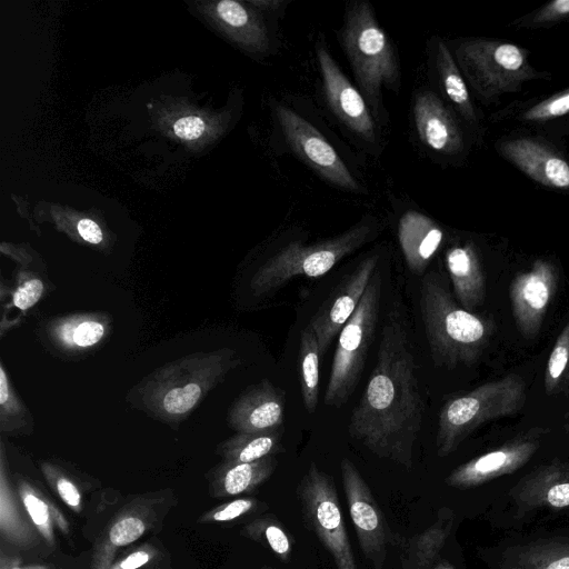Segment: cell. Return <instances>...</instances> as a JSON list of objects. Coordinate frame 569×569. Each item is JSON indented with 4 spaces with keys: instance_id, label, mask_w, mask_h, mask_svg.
<instances>
[{
    "instance_id": "cell-42",
    "label": "cell",
    "mask_w": 569,
    "mask_h": 569,
    "mask_svg": "<svg viewBox=\"0 0 569 569\" xmlns=\"http://www.w3.org/2000/svg\"><path fill=\"white\" fill-rule=\"evenodd\" d=\"M149 560V555L144 551H137L128 556L120 563V569H137Z\"/></svg>"
},
{
    "instance_id": "cell-4",
    "label": "cell",
    "mask_w": 569,
    "mask_h": 569,
    "mask_svg": "<svg viewBox=\"0 0 569 569\" xmlns=\"http://www.w3.org/2000/svg\"><path fill=\"white\" fill-rule=\"evenodd\" d=\"M338 38L360 92L378 117L382 88H398L400 69L395 48L368 2L352 3Z\"/></svg>"
},
{
    "instance_id": "cell-40",
    "label": "cell",
    "mask_w": 569,
    "mask_h": 569,
    "mask_svg": "<svg viewBox=\"0 0 569 569\" xmlns=\"http://www.w3.org/2000/svg\"><path fill=\"white\" fill-rule=\"evenodd\" d=\"M79 234L87 242L98 244L102 241V231L100 227L90 219H81L78 223Z\"/></svg>"
},
{
    "instance_id": "cell-14",
    "label": "cell",
    "mask_w": 569,
    "mask_h": 569,
    "mask_svg": "<svg viewBox=\"0 0 569 569\" xmlns=\"http://www.w3.org/2000/svg\"><path fill=\"white\" fill-rule=\"evenodd\" d=\"M546 428H532L502 446L458 466L446 483L458 489L473 488L515 472L525 466L540 447Z\"/></svg>"
},
{
    "instance_id": "cell-15",
    "label": "cell",
    "mask_w": 569,
    "mask_h": 569,
    "mask_svg": "<svg viewBox=\"0 0 569 569\" xmlns=\"http://www.w3.org/2000/svg\"><path fill=\"white\" fill-rule=\"evenodd\" d=\"M378 261V253L365 258L335 288L332 295L309 322L318 339L321 356L325 355L332 339L340 333L346 322L356 311L377 270Z\"/></svg>"
},
{
    "instance_id": "cell-18",
    "label": "cell",
    "mask_w": 569,
    "mask_h": 569,
    "mask_svg": "<svg viewBox=\"0 0 569 569\" xmlns=\"http://www.w3.org/2000/svg\"><path fill=\"white\" fill-rule=\"evenodd\" d=\"M412 112L418 137L428 149L441 154H456L463 149V134L456 118L435 92H419Z\"/></svg>"
},
{
    "instance_id": "cell-45",
    "label": "cell",
    "mask_w": 569,
    "mask_h": 569,
    "mask_svg": "<svg viewBox=\"0 0 569 569\" xmlns=\"http://www.w3.org/2000/svg\"><path fill=\"white\" fill-rule=\"evenodd\" d=\"M568 432H569V428H568Z\"/></svg>"
},
{
    "instance_id": "cell-28",
    "label": "cell",
    "mask_w": 569,
    "mask_h": 569,
    "mask_svg": "<svg viewBox=\"0 0 569 569\" xmlns=\"http://www.w3.org/2000/svg\"><path fill=\"white\" fill-rule=\"evenodd\" d=\"M274 467L271 456L253 462H230L222 476L223 490L230 496L250 490L268 479Z\"/></svg>"
},
{
    "instance_id": "cell-21",
    "label": "cell",
    "mask_w": 569,
    "mask_h": 569,
    "mask_svg": "<svg viewBox=\"0 0 569 569\" xmlns=\"http://www.w3.org/2000/svg\"><path fill=\"white\" fill-rule=\"evenodd\" d=\"M445 262L457 300L472 312L483 303L486 296L483 271L475 246L465 242L449 247Z\"/></svg>"
},
{
    "instance_id": "cell-11",
    "label": "cell",
    "mask_w": 569,
    "mask_h": 569,
    "mask_svg": "<svg viewBox=\"0 0 569 569\" xmlns=\"http://www.w3.org/2000/svg\"><path fill=\"white\" fill-rule=\"evenodd\" d=\"M340 469L349 513L361 550L375 569H383L388 530L381 510L353 462L343 458Z\"/></svg>"
},
{
    "instance_id": "cell-34",
    "label": "cell",
    "mask_w": 569,
    "mask_h": 569,
    "mask_svg": "<svg viewBox=\"0 0 569 569\" xmlns=\"http://www.w3.org/2000/svg\"><path fill=\"white\" fill-rule=\"evenodd\" d=\"M568 19L569 0H553L515 23L523 28H542Z\"/></svg>"
},
{
    "instance_id": "cell-31",
    "label": "cell",
    "mask_w": 569,
    "mask_h": 569,
    "mask_svg": "<svg viewBox=\"0 0 569 569\" xmlns=\"http://www.w3.org/2000/svg\"><path fill=\"white\" fill-rule=\"evenodd\" d=\"M219 17L231 28L246 29L252 36L269 44L264 26L253 19L251 13L239 2L232 0L220 1L217 6Z\"/></svg>"
},
{
    "instance_id": "cell-1",
    "label": "cell",
    "mask_w": 569,
    "mask_h": 569,
    "mask_svg": "<svg viewBox=\"0 0 569 569\" xmlns=\"http://www.w3.org/2000/svg\"><path fill=\"white\" fill-rule=\"evenodd\" d=\"M423 413L408 333L391 313L381 328L377 361L348 432L376 456L411 468Z\"/></svg>"
},
{
    "instance_id": "cell-24",
    "label": "cell",
    "mask_w": 569,
    "mask_h": 569,
    "mask_svg": "<svg viewBox=\"0 0 569 569\" xmlns=\"http://www.w3.org/2000/svg\"><path fill=\"white\" fill-rule=\"evenodd\" d=\"M438 520L413 538L405 551L403 569H429L449 536L453 513L442 509Z\"/></svg>"
},
{
    "instance_id": "cell-44",
    "label": "cell",
    "mask_w": 569,
    "mask_h": 569,
    "mask_svg": "<svg viewBox=\"0 0 569 569\" xmlns=\"http://www.w3.org/2000/svg\"><path fill=\"white\" fill-rule=\"evenodd\" d=\"M13 569H20V568H13Z\"/></svg>"
},
{
    "instance_id": "cell-9",
    "label": "cell",
    "mask_w": 569,
    "mask_h": 569,
    "mask_svg": "<svg viewBox=\"0 0 569 569\" xmlns=\"http://www.w3.org/2000/svg\"><path fill=\"white\" fill-rule=\"evenodd\" d=\"M298 493L306 526L331 553L337 569H357L333 480L311 463Z\"/></svg>"
},
{
    "instance_id": "cell-26",
    "label": "cell",
    "mask_w": 569,
    "mask_h": 569,
    "mask_svg": "<svg viewBox=\"0 0 569 569\" xmlns=\"http://www.w3.org/2000/svg\"><path fill=\"white\" fill-rule=\"evenodd\" d=\"M282 428L267 432H238L223 443L230 462H253L282 449Z\"/></svg>"
},
{
    "instance_id": "cell-19",
    "label": "cell",
    "mask_w": 569,
    "mask_h": 569,
    "mask_svg": "<svg viewBox=\"0 0 569 569\" xmlns=\"http://www.w3.org/2000/svg\"><path fill=\"white\" fill-rule=\"evenodd\" d=\"M510 495L523 510L569 507V461L537 468L522 478Z\"/></svg>"
},
{
    "instance_id": "cell-12",
    "label": "cell",
    "mask_w": 569,
    "mask_h": 569,
    "mask_svg": "<svg viewBox=\"0 0 569 569\" xmlns=\"http://www.w3.org/2000/svg\"><path fill=\"white\" fill-rule=\"evenodd\" d=\"M558 280L556 264L547 259L536 260L528 270L517 273L511 280V311L518 330L526 339L531 340L539 335Z\"/></svg>"
},
{
    "instance_id": "cell-7",
    "label": "cell",
    "mask_w": 569,
    "mask_h": 569,
    "mask_svg": "<svg viewBox=\"0 0 569 569\" xmlns=\"http://www.w3.org/2000/svg\"><path fill=\"white\" fill-rule=\"evenodd\" d=\"M377 231V221L366 218L328 240L312 244L291 242L257 270L251 280V289L260 295L278 289L297 276L321 277L342 258L368 242Z\"/></svg>"
},
{
    "instance_id": "cell-27",
    "label": "cell",
    "mask_w": 569,
    "mask_h": 569,
    "mask_svg": "<svg viewBox=\"0 0 569 569\" xmlns=\"http://www.w3.org/2000/svg\"><path fill=\"white\" fill-rule=\"evenodd\" d=\"M104 335V323L88 316L63 320L53 330L54 339L67 349L90 348L99 343Z\"/></svg>"
},
{
    "instance_id": "cell-36",
    "label": "cell",
    "mask_w": 569,
    "mask_h": 569,
    "mask_svg": "<svg viewBox=\"0 0 569 569\" xmlns=\"http://www.w3.org/2000/svg\"><path fill=\"white\" fill-rule=\"evenodd\" d=\"M44 290L43 282L38 278H30L21 282L12 295V302L18 309L26 311L34 306Z\"/></svg>"
},
{
    "instance_id": "cell-16",
    "label": "cell",
    "mask_w": 569,
    "mask_h": 569,
    "mask_svg": "<svg viewBox=\"0 0 569 569\" xmlns=\"http://www.w3.org/2000/svg\"><path fill=\"white\" fill-rule=\"evenodd\" d=\"M497 150L539 184L569 190V162L547 143L519 137L500 141Z\"/></svg>"
},
{
    "instance_id": "cell-22",
    "label": "cell",
    "mask_w": 569,
    "mask_h": 569,
    "mask_svg": "<svg viewBox=\"0 0 569 569\" xmlns=\"http://www.w3.org/2000/svg\"><path fill=\"white\" fill-rule=\"evenodd\" d=\"M500 569H569V539L535 541L510 551Z\"/></svg>"
},
{
    "instance_id": "cell-41",
    "label": "cell",
    "mask_w": 569,
    "mask_h": 569,
    "mask_svg": "<svg viewBox=\"0 0 569 569\" xmlns=\"http://www.w3.org/2000/svg\"><path fill=\"white\" fill-rule=\"evenodd\" d=\"M57 490L61 499L70 507H78L80 505V493L77 487L67 479H59L57 482Z\"/></svg>"
},
{
    "instance_id": "cell-17",
    "label": "cell",
    "mask_w": 569,
    "mask_h": 569,
    "mask_svg": "<svg viewBox=\"0 0 569 569\" xmlns=\"http://www.w3.org/2000/svg\"><path fill=\"white\" fill-rule=\"evenodd\" d=\"M283 412V392L262 380L236 399L228 411V423L238 432H267L281 429Z\"/></svg>"
},
{
    "instance_id": "cell-13",
    "label": "cell",
    "mask_w": 569,
    "mask_h": 569,
    "mask_svg": "<svg viewBox=\"0 0 569 569\" xmlns=\"http://www.w3.org/2000/svg\"><path fill=\"white\" fill-rule=\"evenodd\" d=\"M325 98L337 118L368 143L378 140L373 114L362 93L345 76L323 43L316 47Z\"/></svg>"
},
{
    "instance_id": "cell-30",
    "label": "cell",
    "mask_w": 569,
    "mask_h": 569,
    "mask_svg": "<svg viewBox=\"0 0 569 569\" xmlns=\"http://www.w3.org/2000/svg\"><path fill=\"white\" fill-rule=\"evenodd\" d=\"M569 114V88L521 109L518 119L527 123H543Z\"/></svg>"
},
{
    "instance_id": "cell-8",
    "label": "cell",
    "mask_w": 569,
    "mask_h": 569,
    "mask_svg": "<svg viewBox=\"0 0 569 569\" xmlns=\"http://www.w3.org/2000/svg\"><path fill=\"white\" fill-rule=\"evenodd\" d=\"M381 290V274L376 270L359 306L339 333L325 393L330 407H342L361 378L379 318Z\"/></svg>"
},
{
    "instance_id": "cell-33",
    "label": "cell",
    "mask_w": 569,
    "mask_h": 569,
    "mask_svg": "<svg viewBox=\"0 0 569 569\" xmlns=\"http://www.w3.org/2000/svg\"><path fill=\"white\" fill-rule=\"evenodd\" d=\"M26 408L10 386L3 366L0 368V416L1 427L13 428L17 421L26 416Z\"/></svg>"
},
{
    "instance_id": "cell-6",
    "label": "cell",
    "mask_w": 569,
    "mask_h": 569,
    "mask_svg": "<svg viewBox=\"0 0 569 569\" xmlns=\"http://www.w3.org/2000/svg\"><path fill=\"white\" fill-rule=\"evenodd\" d=\"M452 54L465 79L486 102L518 91L525 82L550 78L530 64L526 49L507 41L463 39L453 46Z\"/></svg>"
},
{
    "instance_id": "cell-29",
    "label": "cell",
    "mask_w": 569,
    "mask_h": 569,
    "mask_svg": "<svg viewBox=\"0 0 569 569\" xmlns=\"http://www.w3.org/2000/svg\"><path fill=\"white\" fill-rule=\"evenodd\" d=\"M568 366L569 322L558 333L547 361L543 385L548 395H552L559 389Z\"/></svg>"
},
{
    "instance_id": "cell-25",
    "label": "cell",
    "mask_w": 569,
    "mask_h": 569,
    "mask_svg": "<svg viewBox=\"0 0 569 569\" xmlns=\"http://www.w3.org/2000/svg\"><path fill=\"white\" fill-rule=\"evenodd\" d=\"M320 357L318 339L308 325L300 335L298 359L302 401L308 413H313L318 407Z\"/></svg>"
},
{
    "instance_id": "cell-10",
    "label": "cell",
    "mask_w": 569,
    "mask_h": 569,
    "mask_svg": "<svg viewBox=\"0 0 569 569\" xmlns=\"http://www.w3.org/2000/svg\"><path fill=\"white\" fill-rule=\"evenodd\" d=\"M276 119L290 148L321 178L342 190L362 191L336 149L315 126L281 103L276 106Z\"/></svg>"
},
{
    "instance_id": "cell-5",
    "label": "cell",
    "mask_w": 569,
    "mask_h": 569,
    "mask_svg": "<svg viewBox=\"0 0 569 569\" xmlns=\"http://www.w3.org/2000/svg\"><path fill=\"white\" fill-rule=\"evenodd\" d=\"M526 399V382L516 373L488 381L467 393L449 399L439 412L437 455H451L483 423L516 415L525 406Z\"/></svg>"
},
{
    "instance_id": "cell-43",
    "label": "cell",
    "mask_w": 569,
    "mask_h": 569,
    "mask_svg": "<svg viewBox=\"0 0 569 569\" xmlns=\"http://www.w3.org/2000/svg\"><path fill=\"white\" fill-rule=\"evenodd\" d=\"M433 569H455V567L448 561H440Z\"/></svg>"
},
{
    "instance_id": "cell-20",
    "label": "cell",
    "mask_w": 569,
    "mask_h": 569,
    "mask_svg": "<svg viewBox=\"0 0 569 569\" xmlns=\"http://www.w3.org/2000/svg\"><path fill=\"white\" fill-rule=\"evenodd\" d=\"M398 240L411 272L421 274L443 240V230L428 216L410 210L398 223Z\"/></svg>"
},
{
    "instance_id": "cell-37",
    "label": "cell",
    "mask_w": 569,
    "mask_h": 569,
    "mask_svg": "<svg viewBox=\"0 0 569 569\" xmlns=\"http://www.w3.org/2000/svg\"><path fill=\"white\" fill-rule=\"evenodd\" d=\"M23 503L32 521L41 529H47L49 523V512L47 505L32 493L23 496Z\"/></svg>"
},
{
    "instance_id": "cell-23",
    "label": "cell",
    "mask_w": 569,
    "mask_h": 569,
    "mask_svg": "<svg viewBox=\"0 0 569 569\" xmlns=\"http://www.w3.org/2000/svg\"><path fill=\"white\" fill-rule=\"evenodd\" d=\"M436 68L446 98L469 123H477L478 116L466 79L448 46L439 40L436 44Z\"/></svg>"
},
{
    "instance_id": "cell-32",
    "label": "cell",
    "mask_w": 569,
    "mask_h": 569,
    "mask_svg": "<svg viewBox=\"0 0 569 569\" xmlns=\"http://www.w3.org/2000/svg\"><path fill=\"white\" fill-rule=\"evenodd\" d=\"M254 535L259 536L281 561L290 560L291 541L280 523L270 519L261 520L254 526Z\"/></svg>"
},
{
    "instance_id": "cell-38",
    "label": "cell",
    "mask_w": 569,
    "mask_h": 569,
    "mask_svg": "<svg viewBox=\"0 0 569 569\" xmlns=\"http://www.w3.org/2000/svg\"><path fill=\"white\" fill-rule=\"evenodd\" d=\"M173 130L179 138L193 140L204 131V122L196 116L183 117L174 123Z\"/></svg>"
},
{
    "instance_id": "cell-39",
    "label": "cell",
    "mask_w": 569,
    "mask_h": 569,
    "mask_svg": "<svg viewBox=\"0 0 569 569\" xmlns=\"http://www.w3.org/2000/svg\"><path fill=\"white\" fill-rule=\"evenodd\" d=\"M253 507L254 501L251 499H237L214 512L213 519L217 521H229L249 512Z\"/></svg>"
},
{
    "instance_id": "cell-35",
    "label": "cell",
    "mask_w": 569,
    "mask_h": 569,
    "mask_svg": "<svg viewBox=\"0 0 569 569\" xmlns=\"http://www.w3.org/2000/svg\"><path fill=\"white\" fill-rule=\"evenodd\" d=\"M143 532V521L137 517H128L112 526L109 532V539L112 545L121 547L136 541Z\"/></svg>"
},
{
    "instance_id": "cell-3",
    "label": "cell",
    "mask_w": 569,
    "mask_h": 569,
    "mask_svg": "<svg viewBox=\"0 0 569 569\" xmlns=\"http://www.w3.org/2000/svg\"><path fill=\"white\" fill-rule=\"evenodd\" d=\"M238 363L229 348L186 356L152 372L137 387L136 398L150 415L167 422L180 421Z\"/></svg>"
},
{
    "instance_id": "cell-2",
    "label": "cell",
    "mask_w": 569,
    "mask_h": 569,
    "mask_svg": "<svg viewBox=\"0 0 569 569\" xmlns=\"http://www.w3.org/2000/svg\"><path fill=\"white\" fill-rule=\"evenodd\" d=\"M420 312L437 366L453 369L479 360L493 335V323L457 305L443 278L427 273L420 287Z\"/></svg>"
}]
</instances>
